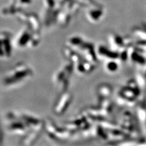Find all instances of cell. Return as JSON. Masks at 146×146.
<instances>
[{"instance_id": "cell-1", "label": "cell", "mask_w": 146, "mask_h": 146, "mask_svg": "<svg viewBox=\"0 0 146 146\" xmlns=\"http://www.w3.org/2000/svg\"><path fill=\"white\" fill-rule=\"evenodd\" d=\"M34 75L32 69L24 63H18L12 67L3 77V85L12 87L19 85L30 79Z\"/></svg>"}, {"instance_id": "cell-2", "label": "cell", "mask_w": 146, "mask_h": 146, "mask_svg": "<svg viewBox=\"0 0 146 146\" xmlns=\"http://www.w3.org/2000/svg\"><path fill=\"white\" fill-rule=\"evenodd\" d=\"M6 118L7 119L6 129L9 133L23 137L30 131V129L18 116L17 113H9Z\"/></svg>"}, {"instance_id": "cell-3", "label": "cell", "mask_w": 146, "mask_h": 146, "mask_svg": "<svg viewBox=\"0 0 146 146\" xmlns=\"http://www.w3.org/2000/svg\"><path fill=\"white\" fill-rule=\"evenodd\" d=\"M40 34L33 32L31 29L25 25V27L19 31L15 40L16 46L18 48H34L40 42Z\"/></svg>"}, {"instance_id": "cell-4", "label": "cell", "mask_w": 146, "mask_h": 146, "mask_svg": "<svg viewBox=\"0 0 146 146\" xmlns=\"http://www.w3.org/2000/svg\"><path fill=\"white\" fill-rule=\"evenodd\" d=\"M74 65L68 62L67 64L60 68L54 75V82L60 88L62 91L68 90L69 80L73 73Z\"/></svg>"}, {"instance_id": "cell-5", "label": "cell", "mask_w": 146, "mask_h": 146, "mask_svg": "<svg viewBox=\"0 0 146 146\" xmlns=\"http://www.w3.org/2000/svg\"><path fill=\"white\" fill-rule=\"evenodd\" d=\"M73 100V95L69 91H62L52 107V112L56 116H62L69 108Z\"/></svg>"}, {"instance_id": "cell-6", "label": "cell", "mask_w": 146, "mask_h": 146, "mask_svg": "<svg viewBox=\"0 0 146 146\" xmlns=\"http://www.w3.org/2000/svg\"><path fill=\"white\" fill-rule=\"evenodd\" d=\"M76 51L80 54L82 57L84 59L97 65L99 59L97 56L96 49H95L93 43L85 41Z\"/></svg>"}, {"instance_id": "cell-7", "label": "cell", "mask_w": 146, "mask_h": 146, "mask_svg": "<svg viewBox=\"0 0 146 146\" xmlns=\"http://www.w3.org/2000/svg\"><path fill=\"white\" fill-rule=\"evenodd\" d=\"M12 35L7 31L1 32V58L7 59L12 55Z\"/></svg>"}, {"instance_id": "cell-8", "label": "cell", "mask_w": 146, "mask_h": 146, "mask_svg": "<svg viewBox=\"0 0 146 146\" xmlns=\"http://www.w3.org/2000/svg\"><path fill=\"white\" fill-rule=\"evenodd\" d=\"M96 53L98 59H104L105 60L119 59V54L118 51L107 48L106 46L100 44L96 49Z\"/></svg>"}, {"instance_id": "cell-9", "label": "cell", "mask_w": 146, "mask_h": 146, "mask_svg": "<svg viewBox=\"0 0 146 146\" xmlns=\"http://www.w3.org/2000/svg\"><path fill=\"white\" fill-rule=\"evenodd\" d=\"M62 53L66 59L74 66L83 58L79 52L67 45L64 46L62 49Z\"/></svg>"}, {"instance_id": "cell-10", "label": "cell", "mask_w": 146, "mask_h": 146, "mask_svg": "<svg viewBox=\"0 0 146 146\" xmlns=\"http://www.w3.org/2000/svg\"><path fill=\"white\" fill-rule=\"evenodd\" d=\"M44 130H30L26 135L23 136L20 140V144L22 145H33L42 135Z\"/></svg>"}, {"instance_id": "cell-11", "label": "cell", "mask_w": 146, "mask_h": 146, "mask_svg": "<svg viewBox=\"0 0 146 146\" xmlns=\"http://www.w3.org/2000/svg\"><path fill=\"white\" fill-rule=\"evenodd\" d=\"M113 92L112 87L108 83H101L96 88V94L99 102L110 99Z\"/></svg>"}, {"instance_id": "cell-12", "label": "cell", "mask_w": 146, "mask_h": 146, "mask_svg": "<svg viewBox=\"0 0 146 146\" xmlns=\"http://www.w3.org/2000/svg\"><path fill=\"white\" fill-rule=\"evenodd\" d=\"M87 18L89 22L96 23L102 18L104 15V10L100 6H96L87 12Z\"/></svg>"}, {"instance_id": "cell-13", "label": "cell", "mask_w": 146, "mask_h": 146, "mask_svg": "<svg viewBox=\"0 0 146 146\" xmlns=\"http://www.w3.org/2000/svg\"><path fill=\"white\" fill-rule=\"evenodd\" d=\"M78 73L80 74H88L94 71L96 65L91 62L87 61L84 58H82L81 61L74 66Z\"/></svg>"}, {"instance_id": "cell-14", "label": "cell", "mask_w": 146, "mask_h": 146, "mask_svg": "<svg viewBox=\"0 0 146 146\" xmlns=\"http://www.w3.org/2000/svg\"><path fill=\"white\" fill-rule=\"evenodd\" d=\"M108 40L110 48L116 51H119L120 48L122 47L124 43V41L122 39L116 34L111 33L108 35Z\"/></svg>"}, {"instance_id": "cell-15", "label": "cell", "mask_w": 146, "mask_h": 146, "mask_svg": "<svg viewBox=\"0 0 146 146\" xmlns=\"http://www.w3.org/2000/svg\"><path fill=\"white\" fill-rule=\"evenodd\" d=\"M85 40L79 36H73L68 39L67 43V45L69 47L76 50L83 43Z\"/></svg>"}, {"instance_id": "cell-16", "label": "cell", "mask_w": 146, "mask_h": 146, "mask_svg": "<svg viewBox=\"0 0 146 146\" xmlns=\"http://www.w3.org/2000/svg\"><path fill=\"white\" fill-rule=\"evenodd\" d=\"M118 63L115 59L106 60L105 68L108 73H114L118 69Z\"/></svg>"}]
</instances>
